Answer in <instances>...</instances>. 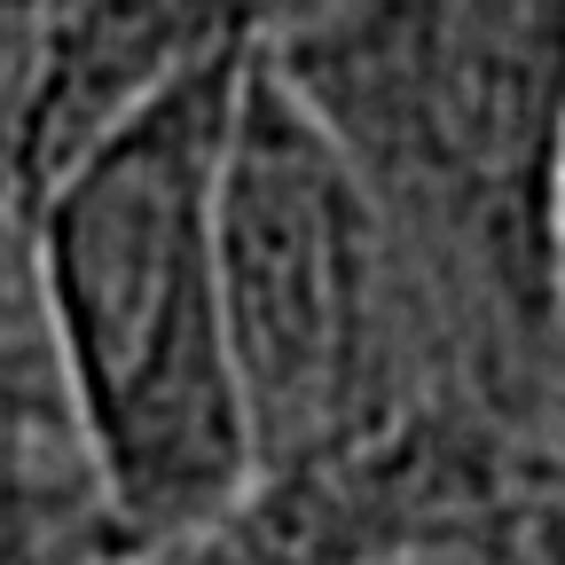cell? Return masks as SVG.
I'll return each instance as SVG.
<instances>
[{
    "label": "cell",
    "mask_w": 565,
    "mask_h": 565,
    "mask_svg": "<svg viewBox=\"0 0 565 565\" xmlns=\"http://www.w3.org/2000/svg\"><path fill=\"white\" fill-rule=\"evenodd\" d=\"M267 63L377 204L433 401L565 424V0H322Z\"/></svg>",
    "instance_id": "6da1fadb"
},
{
    "label": "cell",
    "mask_w": 565,
    "mask_h": 565,
    "mask_svg": "<svg viewBox=\"0 0 565 565\" xmlns=\"http://www.w3.org/2000/svg\"><path fill=\"white\" fill-rule=\"evenodd\" d=\"M244 63L118 126L32 196V282L55 377L126 565L204 534L252 487L221 307V150Z\"/></svg>",
    "instance_id": "7a4b0ae2"
},
{
    "label": "cell",
    "mask_w": 565,
    "mask_h": 565,
    "mask_svg": "<svg viewBox=\"0 0 565 565\" xmlns=\"http://www.w3.org/2000/svg\"><path fill=\"white\" fill-rule=\"evenodd\" d=\"M221 307L252 479L307 471L433 408L393 236L267 47L221 150Z\"/></svg>",
    "instance_id": "3957f363"
},
{
    "label": "cell",
    "mask_w": 565,
    "mask_h": 565,
    "mask_svg": "<svg viewBox=\"0 0 565 565\" xmlns=\"http://www.w3.org/2000/svg\"><path fill=\"white\" fill-rule=\"evenodd\" d=\"M141 565H565V424L433 401Z\"/></svg>",
    "instance_id": "277c9868"
},
{
    "label": "cell",
    "mask_w": 565,
    "mask_h": 565,
    "mask_svg": "<svg viewBox=\"0 0 565 565\" xmlns=\"http://www.w3.org/2000/svg\"><path fill=\"white\" fill-rule=\"evenodd\" d=\"M267 32L275 0H40L17 47L9 126H0L17 204L32 212V196L55 189L87 150H103L118 126L158 110L204 71L259 55Z\"/></svg>",
    "instance_id": "5b68a950"
},
{
    "label": "cell",
    "mask_w": 565,
    "mask_h": 565,
    "mask_svg": "<svg viewBox=\"0 0 565 565\" xmlns=\"http://www.w3.org/2000/svg\"><path fill=\"white\" fill-rule=\"evenodd\" d=\"M0 126H9V55H0ZM103 557L118 550L55 377L24 204L0 166V565H103Z\"/></svg>",
    "instance_id": "8992f818"
},
{
    "label": "cell",
    "mask_w": 565,
    "mask_h": 565,
    "mask_svg": "<svg viewBox=\"0 0 565 565\" xmlns=\"http://www.w3.org/2000/svg\"><path fill=\"white\" fill-rule=\"evenodd\" d=\"M315 9H322V0H275V32L299 24V17H315ZM275 32H267V40H275Z\"/></svg>",
    "instance_id": "52a82bcc"
},
{
    "label": "cell",
    "mask_w": 565,
    "mask_h": 565,
    "mask_svg": "<svg viewBox=\"0 0 565 565\" xmlns=\"http://www.w3.org/2000/svg\"><path fill=\"white\" fill-rule=\"evenodd\" d=\"M32 9H40V0H0V24L24 32V24H32Z\"/></svg>",
    "instance_id": "ba28073f"
},
{
    "label": "cell",
    "mask_w": 565,
    "mask_h": 565,
    "mask_svg": "<svg viewBox=\"0 0 565 565\" xmlns=\"http://www.w3.org/2000/svg\"><path fill=\"white\" fill-rule=\"evenodd\" d=\"M103 565H118V557H103Z\"/></svg>",
    "instance_id": "9c48e42d"
}]
</instances>
